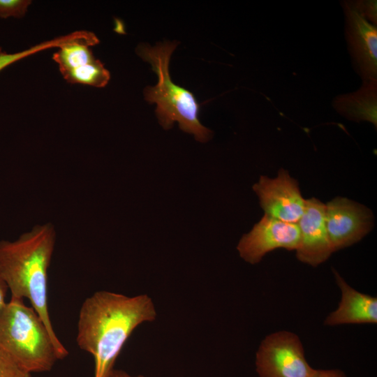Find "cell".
I'll return each instance as SVG.
<instances>
[{
	"instance_id": "obj_1",
	"label": "cell",
	"mask_w": 377,
	"mask_h": 377,
	"mask_svg": "<svg viewBox=\"0 0 377 377\" xmlns=\"http://www.w3.org/2000/svg\"><path fill=\"white\" fill-rule=\"evenodd\" d=\"M156 316L154 303L145 294L99 290L88 297L79 312L76 342L93 356L94 377H108L133 332Z\"/></svg>"
},
{
	"instance_id": "obj_2",
	"label": "cell",
	"mask_w": 377,
	"mask_h": 377,
	"mask_svg": "<svg viewBox=\"0 0 377 377\" xmlns=\"http://www.w3.org/2000/svg\"><path fill=\"white\" fill-rule=\"evenodd\" d=\"M56 242L51 223L38 224L14 241H0V271L11 297L28 299L53 339L62 343L54 330L48 310V269Z\"/></svg>"
},
{
	"instance_id": "obj_3",
	"label": "cell",
	"mask_w": 377,
	"mask_h": 377,
	"mask_svg": "<svg viewBox=\"0 0 377 377\" xmlns=\"http://www.w3.org/2000/svg\"><path fill=\"white\" fill-rule=\"evenodd\" d=\"M0 349L30 374L50 371L57 360L68 354L35 310L23 299L13 297L0 312Z\"/></svg>"
},
{
	"instance_id": "obj_4",
	"label": "cell",
	"mask_w": 377,
	"mask_h": 377,
	"mask_svg": "<svg viewBox=\"0 0 377 377\" xmlns=\"http://www.w3.org/2000/svg\"><path fill=\"white\" fill-rule=\"evenodd\" d=\"M177 44L165 42L154 47L145 44L138 47V54L151 65L158 76L156 85L145 89V98L151 104H157L156 114L165 129L170 128L177 121L183 131L193 134L196 140L205 142L210 139L212 131L198 119L199 105L193 94L175 84L170 76L169 61Z\"/></svg>"
},
{
	"instance_id": "obj_5",
	"label": "cell",
	"mask_w": 377,
	"mask_h": 377,
	"mask_svg": "<svg viewBox=\"0 0 377 377\" xmlns=\"http://www.w3.org/2000/svg\"><path fill=\"white\" fill-rule=\"evenodd\" d=\"M259 377H310L315 369L308 363L300 337L289 331L267 335L256 354Z\"/></svg>"
},
{
	"instance_id": "obj_6",
	"label": "cell",
	"mask_w": 377,
	"mask_h": 377,
	"mask_svg": "<svg viewBox=\"0 0 377 377\" xmlns=\"http://www.w3.org/2000/svg\"><path fill=\"white\" fill-rule=\"evenodd\" d=\"M325 224L335 252L367 235L374 227V216L364 205L337 197L325 204Z\"/></svg>"
},
{
	"instance_id": "obj_7",
	"label": "cell",
	"mask_w": 377,
	"mask_h": 377,
	"mask_svg": "<svg viewBox=\"0 0 377 377\" xmlns=\"http://www.w3.org/2000/svg\"><path fill=\"white\" fill-rule=\"evenodd\" d=\"M300 242L297 223L283 222L264 214L251 230L242 237L237 249L244 261L254 265L275 249L296 251Z\"/></svg>"
},
{
	"instance_id": "obj_8",
	"label": "cell",
	"mask_w": 377,
	"mask_h": 377,
	"mask_svg": "<svg viewBox=\"0 0 377 377\" xmlns=\"http://www.w3.org/2000/svg\"><path fill=\"white\" fill-rule=\"evenodd\" d=\"M253 190L265 214L283 222L297 223L304 213L306 200L298 182L284 169H280L273 179L261 176Z\"/></svg>"
},
{
	"instance_id": "obj_9",
	"label": "cell",
	"mask_w": 377,
	"mask_h": 377,
	"mask_svg": "<svg viewBox=\"0 0 377 377\" xmlns=\"http://www.w3.org/2000/svg\"><path fill=\"white\" fill-rule=\"evenodd\" d=\"M345 37L353 68L362 82L377 81V27L342 1Z\"/></svg>"
},
{
	"instance_id": "obj_10",
	"label": "cell",
	"mask_w": 377,
	"mask_h": 377,
	"mask_svg": "<svg viewBox=\"0 0 377 377\" xmlns=\"http://www.w3.org/2000/svg\"><path fill=\"white\" fill-rule=\"evenodd\" d=\"M297 226L300 242L296 257L312 267L325 262L334 253L325 224V204L317 198L306 200Z\"/></svg>"
},
{
	"instance_id": "obj_11",
	"label": "cell",
	"mask_w": 377,
	"mask_h": 377,
	"mask_svg": "<svg viewBox=\"0 0 377 377\" xmlns=\"http://www.w3.org/2000/svg\"><path fill=\"white\" fill-rule=\"evenodd\" d=\"M332 272L341 291V300L337 309L325 318L324 325L376 324L377 297L355 290L336 269L333 268Z\"/></svg>"
},
{
	"instance_id": "obj_12",
	"label": "cell",
	"mask_w": 377,
	"mask_h": 377,
	"mask_svg": "<svg viewBox=\"0 0 377 377\" xmlns=\"http://www.w3.org/2000/svg\"><path fill=\"white\" fill-rule=\"evenodd\" d=\"M334 109L346 119L367 121L377 127V81L362 82L356 91L337 96L332 101Z\"/></svg>"
},
{
	"instance_id": "obj_13",
	"label": "cell",
	"mask_w": 377,
	"mask_h": 377,
	"mask_svg": "<svg viewBox=\"0 0 377 377\" xmlns=\"http://www.w3.org/2000/svg\"><path fill=\"white\" fill-rule=\"evenodd\" d=\"M96 43L94 36L88 40L83 37L74 38L65 42L53 56L62 75L96 59L89 47Z\"/></svg>"
},
{
	"instance_id": "obj_14",
	"label": "cell",
	"mask_w": 377,
	"mask_h": 377,
	"mask_svg": "<svg viewBox=\"0 0 377 377\" xmlns=\"http://www.w3.org/2000/svg\"><path fill=\"white\" fill-rule=\"evenodd\" d=\"M71 83H80L96 87H103L108 82L110 75L103 64L98 60L73 69L63 75Z\"/></svg>"
},
{
	"instance_id": "obj_15",
	"label": "cell",
	"mask_w": 377,
	"mask_h": 377,
	"mask_svg": "<svg viewBox=\"0 0 377 377\" xmlns=\"http://www.w3.org/2000/svg\"><path fill=\"white\" fill-rule=\"evenodd\" d=\"M0 377H31L9 355L0 349Z\"/></svg>"
},
{
	"instance_id": "obj_16",
	"label": "cell",
	"mask_w": 377,
	"mask_h": 377,
	"mask_svg": "<svg viewBox=\"0 0 377 377\" xmlns=\"http://www.w3.org/2000/svg\"><path fill=\"white\" fill-rule=\"evenodd\" d=\"M30 3L31 1L27 0H0V17H22Z\"/></svg>"
},
{
	"instance_id": "obj_17",
	"label": "cell",
	"mask_w": 377,
	"mask_h": 377,
	"mask_svg": "<svg viewBox=\"0 0 377 377\" xmlns=\"http://www.w3.org/2000/svg\"><path fill=\"white\" fill-rule=\"evenodd\" d=\"M354 9L371 24L377 25V1L376 0L349 1Z\"/></svg>"
},
{
	"instance_id": "obj_18",
	"label": "cell",
	"mask_w": 377,
	"mask_h": 377,
	"mask_svg": "<svg viewBox=\"0 0 377 377\" xmlns=\"http://www.w3.org/2000/svg\"><path fill=\"white\" fill-rule=\"evenodd\" d=\"M310 377H346V376L339 369H314Z\"/></svg>"
},
{
	"instance_id": "obj_19",
	"label": "cell",
	"mask_w": 377,
	"mask_h": 377,
	"mask_svg": "<svg viewBox=\"0 0 377 377\" xmlns=\"http://www.w3.org/2000/svg\"><path fill=\"white\" fill-rule=\"evenodd\" d=\"M8 287L7 285L1 275L0 271V312L4 307L7 302H6V295L7 292Z\"/></svg>"
},
{
	"instance_id": "obj_20",
	"label": "cell",
	"mask_w": 377,
	"mask_h": 377,
	"mask_svg": "<svg viewBox=\"0 0 377 377\" xmlns=\"http://www.w3.org/2000/svg\"><path fill=\"white\" fill-rule=\"evenodd\" d=\"M17 59V54H8L0 49V70Z\"/></svg>"
},
{
	"instance_id": "obj_21",
	"label": "cell",
	"mask_w": 377,
	"mask_h": 377,
	"mask_svg": "<svg viewBox=\"0 0 377 377\" xmlns=\"http://www.w3.org/2000/svg\"><path fill=\"white\" fill-rule=\"evenodd\" d=\"M108 377H145V376L142 375L133 376L123 370L114 369L112 371Z\"/></svg>"
}]
</instances>
